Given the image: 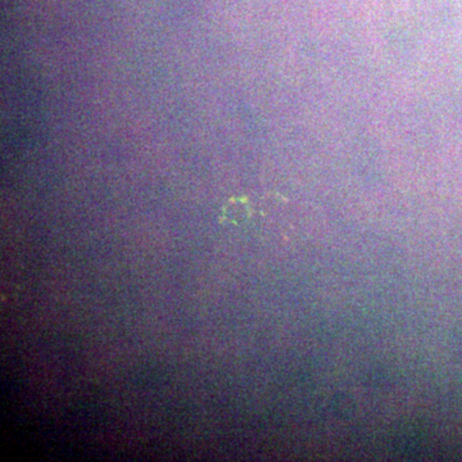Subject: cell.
Listing matches in <instances>:
<instances>
[{
  "label": "cell",
  "instance_id": "1",
  "mask_svg": "<svg viewBox=\"0 0 462 462\" xmlns=\"http://www.w3.org/2000/svg\"><path fill=\"white\" fill-rule=\"evenodd\" d=\"M251 215V208L246 199L233 198L222 208V221L240 225Z\"/></svg>",
  "mask_w": 462,
  "mask_h": 462
}]
</instances>
